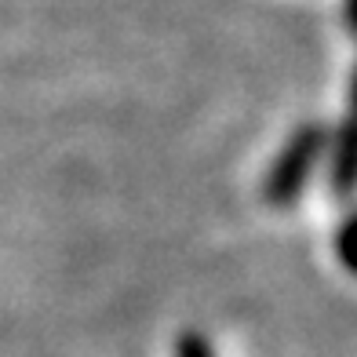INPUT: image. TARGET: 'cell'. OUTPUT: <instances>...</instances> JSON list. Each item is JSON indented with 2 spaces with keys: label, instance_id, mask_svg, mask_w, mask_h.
Here are the masks:
<instances>
[{
  "label": "cell",
  "instance_id": "obj_1",
  "mask_svg": "<svg viewBox=\"0 0 357 357\" xmlns=\"http://www.w3.org/2000/svg\"><path fill=\"white\" fill-rule=\"evenodd\" d=\"M321 150H324V132L321 128H303V132L284 146V153L278 157L273 172L266 175L263 197L270 204H291L303 193V183H306V175L314 172Z\"/></svg>",
  "mask_w": 357,
  "mask_h": 357
},
{
  "label": "cell",
  "instance_id": "obj_2",
  "mask_svg": "<svg viewBox=\"0 0 357 357\" xmlns=\"http://www.w3.org/2000/svg\"><path fill=\"white\" fill-rule=\"evenodd\" d=\"M175 357H215V350L208 347L201 332H183L175 339Z\"/></svg>",
  "mask_w": 357,
  "mask_h": 357
}]
</instances>
